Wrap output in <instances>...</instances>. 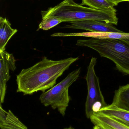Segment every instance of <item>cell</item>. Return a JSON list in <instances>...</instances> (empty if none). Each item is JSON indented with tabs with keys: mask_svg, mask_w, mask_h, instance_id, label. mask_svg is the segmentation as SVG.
<instances>
[{
	"mask_svg": "<svg viewBox=\"0 0 129 129\" xmlns=\"http://www.w3.org/2000/svg\"><path fill=\"white\" fill-rule=\"evenodd\" d=\"M96 63L97 58L92 57L86 77L88 95L85 103V113L88 119H90L95 113L108 105L101 90L99 78L95 73Z\"/></svg>",
	"mask_w": 129,
	"mask_h": 129,
	"instance_id": "5",
	"label": "cell"
},
{
	"mask_svg": "<svg viewBox=\"0 0 129 129\" xmlns=\"http://www.w3.org/2000/svg\"><path fill=\"white\" fill-rule=\"evenodd\" d=\"M79 59L71 57L53 60L44 57L32 67L22 69L17 76V92H22L24 95L40 91L44 92L54 86L57 79Z\"/></svg>",
	"mask_w": 129,
	"mask_h": 129,
	"instance_id": "1",
	"label": "cell"
},
{
	"mask_svg": "<svg viewBox=\"0 0 129 129\" xmlns=\"http://www.w3.org/2000/svg\"><path fill=\"white\" fill-rule=\"evenodd\" d=\"M94 125L104 129H129V127L119 120L107 116L94 114L90 118Z\"/></svg>",
	"mask_w": 129,
	"mask_h": 129,
	"instance_id": "10",
	"label": "cell"
},
{
	"mask_svg": "<svg viewBox=\"0 0 129 129\" xmlns=\"http://www.w3.org/2000/svg\"><path fill=\"white\" fill-rule=\"evenodd\" d=\"M13 54L5 50L0 52V95L1 103H4L7 89V83L10 79V71L16 69Z\"/></svg>",
	"mask_w": 129,
	"mask_h": 129,
	"instance_id": "6",
	"label": "cell"
},
{
	"mask_svg": "<svg viewBox=\"0 0 129 129\" xmlns=\"http://www.w3.org/2000/svg\"><path fill=\"white\" fill-rule=\"evenodd\" d=\"M60 37L68 36H82L89 37L92 38L104 39H129V33H124L111 32H88L79 33H61Z\"/></svg>",
	"mask_w": 129,
	"mask_h": 129,
	"instance_id": "9",
	"label": "cell"
},
{
	"mask_svg": "<svg viewBox=\"0 0 129 129\" xmlns=\"http://www.w3.org/2000/svg\"><path fill=\"white\" fill-rule=\"evenodd\" d=\"M64 129H74V128H73L72 126H69V127H67V128H64Z\"/></svg>",
	"mask_w": 129,
	"mask_h": 129,
	"instance_id": "19",
	"label": "cell"
},
{
	"mask_svg": "<svg viewBox=\"0 0 129 129\" xmlns=\"http://www.w3.org/2000/svg\"><path fill=\"white\" fill-rule=\"evenodd\" d=\"M81 5H86L91 8L107 12L116 13L113 5L107 0H82Z\"/></svg>",
	"mask_w": 129,
	"mask_h": 129,
	"instance_id": "14",
	"label": "cell"
},
{
	"mask_svg": "<svg viewBox=\"0 0 129 129\" xmlns=\"http://www.w3.org/2000/svg\"><path fill=\"white\" fill-rule=\"evenodd\" d=\"M0 128L1 129H28L13 112L6 111L0 106Z\"/></svg>",
	"mask_w": 129,
	"mask_h": 129,
	"instance_id": "8",
	"label": "cell"
},
{
	"mask_svg": "<svg viewBox=\"0 0 129 129\" xmlns=\"http://www.w3.org/2000/svg\"></svg>",
	"mask_w": 129,
	"mask_h": 129,
	"instance_id": "20",
	"label": "cell"
},
{
	"mask_svg": "<svg viewBox=\"0 0 129 129\" xmlns=\"http://www.w3.org/2000/svg\"><path fill=\"white\" fill-rule=\"evenodd\" d=\"M42 19L39 25L38 29L49 30L63 22L61 20L53 16L48 17Z\"/></svg>",
	"mask_w": 129,
	"mask_h": 129,
	"instance_id": "15",
	"label": "cell"
},
{
	"mask_svg": "<svg viewBox=\"0 0 129 129\" xmlns=\"http://www.w3.org/2000/svg\"><path fill=\"white\" fill-rule=\"evenodd\" d=\"M17 31V29L11 28L7 18L0 17V52L5 50L8 42Z\"/></svg>",
	"mask_w": 129,
	"mask_h": 129,
	"instance_id": "12",
	"label": "cell"
},
{
	"mask_svg": "<svg viewBox=\"0 0 129 129\" xmlns=\"http://www.w3.org/2000/svg\"><path fill=\"white\" fill-rule=\"evenodd\" d=\"M94 114L107 116L120 121L129 122V112L121 110L112 104L107 105Z\"/></svg>",
	"mask_w": 129,
	"mask_h": 129,
	"instance_id": "13",
	"label": "cell"
},
{
	"mask_svg": "<svg viewBox=\"0 0 129 129\" xmlns=\"http://www.w3.org/2000/svg\"><path fill=\"white\" fill-rule=\"evenodd\" d=\"M108 2L112 4L114 7L117 6L119 3L122 2L129 1V0H107Z\"/></svg>",
	"mask_w": 129,
	"mask_h": 129,
	"instance_id": "16",
	"label": "cell"
},
{
	"mask_svg": "<svg viewBox=\"0 0 129 129\" xmlns=\"http://www.w3.org/2000/svg\"><path fill=\"white\" fill-rule=\"evenodd\" d=\"M119 121L122 122L123 123H124V124H125V125H127V126H128L129 127V122H123V121H120V120H119Z\"/></svg>",
	"mask_w": 129,
	"mask_h": 129,
	"instance_id": "18",
	"label": "cell"
},
{
	"mask_svg": "<svg viewBox=\"0 0 129 129\" xmlns=\"http://www.w3.org/2000/svg\"><path fill=\"white\" fill-rule=\"evenodd\" d=\"M112 104L129 112V84L119 86L115 91Z\"/></svg>",
	"mask_w": 129,
	"mask_h": 129,
	"instance_id": "11",
	"label": "cell"
},
{
	"mask_svg": "<svg viewBox=\"0 0 129 129\" xmlns=\"http://www.w3.org/2000/svg\"><path fill=\"white\" fill-rule=\"evenodd\" d=\"M76 45L96 51L101 56L112 60L118 70L129 76V39L91 38L77 40Z\"/></svg>",
	"mask_w": 129,
	"mask_h": 129,
	"instance_id": "3",
	"label": "cell"
},
{
	"mask_svg": "<svg viewBox=\"0 0 129 129\" xmlns=\"http://www.w3.org/2000/svg\"><path fill=\"white\" fill-rule=\"evenodd\" d=\"M93 129H104L101 126L98 125H95L94 127L93 128Z\"/></svg>",
	"mask_w": 129,
	"mask_h": 129,
	"instance_id": "17",
	"label": "cell"
},
{
	"mask_svg": "<svg viewBox=\"0 0 129 129\" xmlns=\"http://www.w3.org/2000/svg\"><path fill=\"white\" fill-rule=\"evenodd\" d=\"M80 72L81 68L73 71L58 84L43 92L39 97L41 103L45 107L50 106L54 110H57L64 116L70 100L69 87L78 79Z\"/></svg>",
	"mask_w": 129,
	"mask_h": 129,
	"instance_id": "4",
	"label": "cell"
},
{
	"mask_svg": "<svg viewBox=\"0 0 129 129\" xmlns=\"http://www.w3.org/2000/svg\"><path fill=\"white\" fill-rule=\"evenodd\" d=\"M70 25L62 28L86 30L92 32L122 33V31L117 28L113 25L98 20H83L70 21Z\"/></svg>",
	"mask_w": 129,
	"mask_h": 129,
	"instance_id": "7",
	"label": "cell"
},
{
	"mask_svg": "<svg viewBox=\"0 0 129 129\" xmlns=\"http://www.w3.org/2000/svg\"><path fill=\"white\" fill-rule=\"evenodd\" d=\"M42 19L49 16L57 17L63 22L98 20L117 25L116 13L107 12L84 7L73 0H64L53 7L41 11Z\"/></svg>",
	"mask_w": 129,
	"mask_h": 129,
	"instance_id": "2",
	"label": "cell"
}]
</instances>
